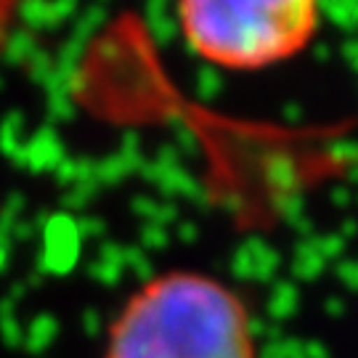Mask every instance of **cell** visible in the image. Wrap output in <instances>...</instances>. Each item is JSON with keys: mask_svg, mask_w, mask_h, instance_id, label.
<instances>
[{"mask_svg": "<svg viewBox=\"0 0 358 358\" xmlns=\"http://www.w3.org/2000/svg\"><path fill=\"white\" fill-rule=\"evenodd\" d=\"M176 13L189 48L234 72L289 62L319 29V0H176Z\"/></svg>", "mask_w": 358, "mask_h": 358, "instance_id": "cell-2", "label": "cell"}, {"mask_svg": "<svg viewBox=\"0 0 358 358\" xmlns=\"http://www.w3.org/2000/svg\"><path fill=\"white\" fill-rule=\"evenodd\" d=\"M103 358H257L247 306L229 284L167 271L125 300Z\"/></svg>", "mask_w": 358, "mask_h": 358, "instance_id": "cell-1", "label": "cell"}]
</instances>
